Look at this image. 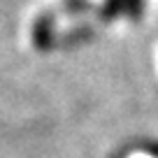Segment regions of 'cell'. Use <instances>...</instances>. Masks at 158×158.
Segmentation results:
<instances>
[{
  "mask_svg": "<svg viewBox=\"0 0 158 158\" xmlns=\"http://www.w3.org/2000/svg\"><path fill=\"white\" fill-rule=\"evenodd\" d=\"M142 10V0H107L109 14H137Z\"/></svg>",
  "mask_w": 158,
  "mask_h": 158,
  "instance_id": "cell-1",
  "label": "cell"
}]
</instances>
